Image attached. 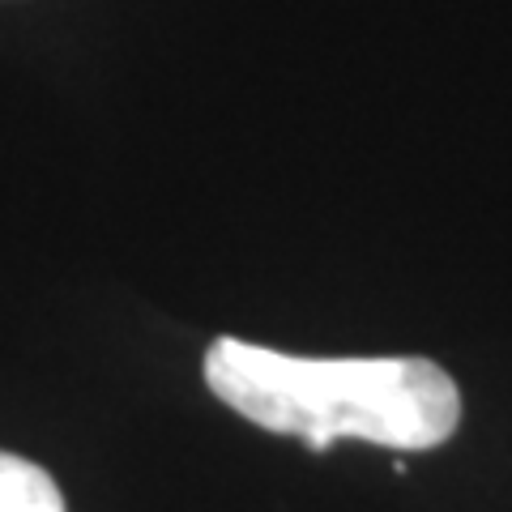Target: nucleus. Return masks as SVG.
I'll list each match as a JSON object with an SVG mask.
<instances>
[{
  "instance_id": "nucleus-1",
  "label": "nucleus",
  "mask_w": 512,
  "mask_h": 512,
  "mask_svg": "<svg viewBox=\"0 0 512 512\" xmlns=\"http://www.w3.org/2000/svg\"><path fill=\"white\" fill-rule=\"evenodd\" d=\"M205 384L239 419L316 453L333 440L427 453L461 423L457 380L431 359H303L218 338L205 350Z\"/></svg>"
},
{
  "instance_id": "nucleus-2",
  "label": "nucleus",
  "mask_w": 512,
  "mask_h": 512,
  "mask_svg": "<svg viewBox=\"0 0 512 512\" xmlns=\"http://www.w3.org/2000/svg\"><path fill=\"white\" fill-rule=\"evenodd\" d=\"M0 512H69L56 478L35 461L0 448Z\"/></svg>"
}]
</instances>
